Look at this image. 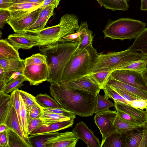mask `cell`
<instances>
[{
    "mask_svg": "<svg viewBox=\"0 0 147 147\" xmlns=\"http://www.w3.org/2000/svg\"><path fill=\"white\" fill-rule=\"evenodd\" d=\"M50 91L62 108L75 115L86 117L94 113L97 96L94 94L57 83L51 84Z\"/></svg>",
    "mask_w": 147,
    "mask_h": 147,
    "instance_id": "cell-1",
    "label": "cell"
},
{
    "mask_svg": "<svg viewBox=\"0 0 147 147\" xmlns=\"http://www.w3.org/2000/svg\"><path fill=\"white\" fill-rule=\"evenodd\" d=\"M78 42H60L39 46L40 53L46 57L49 69L47 81L60 83L65 67L77 47Z\"/></svg>",
    "mask_w": 147,
    "mask_h": 147,
    "instance_id": "cell-2",
    "label": "cell"
},
{
    "mask_svg": "<svg viewBox=\"0 0 147 147\" xmlns=\"http://www.w3.org/2000/svg\"><path fill=\"white\" fill-rule=\"evenodd\" d=\"M98 55L92 44L84 49H76L65 67L59 84L90 74Z\"/></svg>",
    "mask_w": 147,
    "mask_h": 147,
    "instance_id": "cell-3",
    "label": "cell"
},
{
    "mask_svg": "<svg viewBox=\"0 0 147 147\" xmlns=\"http://www.w3.org/2000/svg\"><path fill=\"white\" fill-rule=\"evenodd\" d=\"M146 24L138 20L121 18L109 21L102 31L104 38L123 40L136 39L146 28Z\"/></svg>",
    "mask_w": 147,
    "mask_h": 147,
    "instance_id": "cell-4",
    "label": "cell"
},
{
    "mask_svg": "<svg viewBox=\"0 0 147 147\" xmlns=\"http://www.w3.org/2000/svg\"><path fill=\"white\" fill-rule=\"evenodd\" d=\"M147 59V55L133 51L129 49L117 52L101 53L98 55L91 73L119 69L129 61Z\"/></svg>",
    "mask_w": 147,
    "mask_h": 147,
    "instance_id": "cell-5",
    "label": "cell"
},
{
    "mask_svg": "<svg viewBox=\"0 0 147 147\" xmlns=\"http://www.w3.org/2000/svg\"><path fill=\"white\" fill-rule=\"evenodd\" d=\"M24 60L23 74L31 85H37L47 81L49 69L45 55L37 53Z\"/></svg>",
    "mask_w": 147,
    "mask_h": 147,
    "instance_id": "cell-6",
    "label": "cell"
},
{
    "mask_svg": "<svg viewBox=\"0 0 147 147\" xmlns=\"http://www.w3.org/2000/svg\"><path fill=\"white\" fill-rule=\"evenodd\" d=\"M117 115L116 111H111L109 109L95 113L94 117V122L102 136L100 147L107 137L116 131L114 123Z\"/></svg>",
    "mask_w": 147,
    "mask_h": 147,
    "instance_id": "cell-7",
    "label": "cell"
},
{
    "mask_svg": "<svg viewBox=\"0 0 147 147\" xmlns=\"http://www.w3.org/2000/svg\"><path fill=\"white\" fill-rule=\"evenodd\" d=\"M110 76L117 80L147 92V84L142 73L133 70L119 69L112 71Z\"/></svg>",
    "mask_w": 147,
    "mask_h": 147,
    "instance_id": "cell-8",
    "label": "cell"
},
{
    "mask_svg": "<svg viewBox=\"0 0 147 147\" xmlns=\"http://www.w3.org/2000/svg\"><path fill=\"white\" fill-rule=\"evenodd\" d=\"M26 33H15L10 34L7 40L17 51L20 49H29L34 47L41 46L40 42L36 34Z\"/></svg>",
    "mask_w": 147,
    "mask_h": 147,
    "instance_id": "cell-9",
    "label": "cell"
},
{
    "mask_svg": "<svg viewBox=\"0 0 147 147\" xmlns=\"http://www.w3.org/2000/svg\"><path fill=\"white\" fill-rule=\"evenodd\" d=\"M125 147H147V129L146 124L123 134Z\"/></svg>",
    "mask_w": 147,
    "mask_h": 147,
    "instance_id": "cell-10",
    "label": "cell"
},
{
    "mask_svg": "<svg viewBox=\"0 0 147 147\" xmlns=\"http://www.w3.org/2000/svg\"><path fill=\"white\" fill-rule=\"evenodd\" d=\"M42 9L38 8L19 18H10L7 23L16 33H26V29L35 22Z\"/></svg>",
    "mask_w": 147,
    "mask_h": 147,
    "instance_id": "cell-11",
    "label": "cell"
},
{
    "mask_svg": "<svg viewBox=\"0 0 147 147\" xmlns=\"http://www.w3.org/2000/svg\"><path fill=\"white\" fill-rule=\"evenodd\" d=\"M61 84L69 88L91 92L96 96L101 90L99 85L91 78L90 74L72 80Z\"/></svg>",
    "mask_w": 147,
    "mask_h": 147,
    "instance_id": "cell-12",
    "label": "cell"
},
{
    "mask_svg": "<svg viewBox=\"0 0 147 147\" xmlns=\"http://www.w3.org/2000/svg\"><path fill=\"white\" fill-rule=\"evenodd\" d=\"M79 139L73 131L58 132L47 142L45 147H75Z\"/></svg>",
    "mask_w": 147,
    "mask_h": 147,
    "instance_id": "cell-13",
    "label": "cell"
},
{
    "mask_svg": "<svg viewBox=\"0 0 147 147\" xmlns=\"http://www.w3.org/2000/svg\"><path fill=\"white\" fill-rule=\"evenodd\" d=\"M72 131L79 139L85 142L88 147H100L98 138L82 121L77 123Z\"/></svg>",
    "mask_w": 147,
    "mask_h": 147,
    "instance_id": "cell-14",
    "label": "cell"
},
{
    "mask_svg": "<svg viewBox=\"0 0 147 147\" xmlns=\"http://www.w3.org/2000/svg\"><path fill=\"white\" fill-rule=\"evenodd\" d=\"M79 18L76 15L72 14H66L60 19L61 30L58 42L63 38L75 32L79 27Z\"/></svg>",
    "mask_w": 147,
    "mask_h": 147,
    "instance_id": "cell-15",
    "label": "cell"
},
{
    "mask_svg": "<svg viewBox=\"0 0 147 147\" xmlns=\"http://www.w3.org/2000/svg\"><path fill=\"white\" fill-rule=\"evenodd\" d=\"M56 8L54 5H49L42 9L35 22L26 30V33L35 34L45 28L50 18L53 15V11Z\"/></svg>",
    "mask_w": 147,
    "mask_h": 147,
    "instance_id": "cell-16",
    "label": "cell"
},
{
    "mask_svg": "<svg viewBox=\"0 0 147 147\" xmlns=\"http://www.w3.org/2000/svg\"><path fill=\"white\" fill-rule=\"evenodd\" d=\"M74 120L59 121L53 123L44 122L33 131L30 135L56 132L60 130L72 127Z\"/></svg>",
    "mask_w": 147,
    "mask_h": 147,
    "instance_id": "cell-17",
    "label": "cell"
},
{
    "mask_svg": "<svg viewBox=\"0 0 147 147\" xmlns=\"http://www.w3.org/2000/svg\"><path fill=\"white\" fill-rule=\"evenodd\" d=\"M61 24L44 28L35 34L41 45H49L58 42L61 30Z\"/></svg>",
    "mask_w": 147,
    "mask_h": 147,
    "instance_id": "cell-18",
    "label": "cell"
},
{
    "mask_svg": "<svg viewBox=\"0 0 147 147\" xmlns=\"http://www.w3.org/2000/svg\"><path fill=\"white\" fill-rule=\"evenodd\" d=\"M11 96V100L9 109L3 123L5 124L8 128L15 131L26 140L23 134L17 113L13 105V96L12 93Z\"/></svg>",
    "mask_w": 147,
    "mask_h": 147,
    "instance_id": "cell-19",
    "label": "cell"
},
{
    "mask_svg": "<svg viewBox=\"0 0 147 147\" xmlns=\"http://www.w3.org/2000/svg\"><path fill=\"white\" fill-rule=\"evenodd\" d=\"M41 3H26L16 4L8 8L10 12V18H16L24 16L39 8Z\"/></svg>",
    "mask_w": 147,
    "mask_h": 147,
    "instance_id": "cell-20",
    "label": "cell"
},
{
    "mask_svg": "<svg viewBox=\"0 0 147 147\" xmlns=\"http://www.w3.org/2000/svg\"><path fill=\"white\" fill-rule=\"evenodd\" d=\"M106 84L111 88L127 91L142 99L147 100V92L117 80L110 76Z\"/></svg>",
    "mask_w": 147,
    "mask_h": 147,
    "instance_id": "cell-21",
    "label": "cell"
},
{
    "mask_svg": "<svg viewBox=\"0 0 147 147\" xmlns=\"http://www.w3.org/2000/svg\"><path fill=\"white\" fill-rule=\"evenodd\" d=\"M115 107L125 113L138 121L145 123L146 111L135 108L128 104L120 102H114Z\"/></svg>",
    "mask_w": 147,
    "mask_h": 147,
    "instance_id": "cell-22",
    "label": "cell"
},
{
    "mask_svg": "<svg viewBox=\"0 0 147 147\" xmlns=\"http://www.w3.org/2000/svg\"><path fill=\"white\" fill-rule=\"evenodd\" d=\"M25 64V60L20 57L12 59L0 58V67L9 71L23 74Z\"/></svg>",
    "mask_w": 147,
    "mask_h": 147,
    "instance_id": "cell-23",
    "label": "cell"
},
{
    "mask_svg": "<svg viewBox=\"0 0 147 147\" xmlns=\"http://www.w3.org/2000/svg\"><path fill=\"white\" fill-rule=\"evenodd\" d=\"M100 5L106 9L112 11L117 10L126 11L129 7L127 0H96Z\"/></svg>",
    "mask_w": 147,
    "mask_h": 147,
    "instance_id": "cell-24",
    "label": "cell"
},
{
    "mask_svg": "<svg viewBox=\"0 0 147 147\" xmlns=\"http://www.w3.org/2000/svg\"><path fill=\"white\" fill-rule=\"evenodd\" d=\"M128 49L134 52L140 51L147 55V28L135 39L132 45Z\"/></svg>",
    "mask_w": 147,
    "mask_h": 147,
    "instance_id": "cell-25",
    "label": "cell"
},
{
    "mask_svg": "<svg viewBox=\"0 0 147 147\" xmlns=\"http://www.w3.org/2000/svg\"><path fill=\"white\" fill-rule=\"evenodd\" d=\"M19 57L18 51L16 50L7 40H0V58L12 59Z\"/></svg>",
    "mask_w": 147,
    "mask_h": 147,
    "instance_id": "cell-26",
    "label": "cell"
},
{
    "mask_svg": "<svg viewBox=\"0 0 147 147\" xmlns=\"http://www.w3.org/2000/svg\"><path fill=\"white\" fill-rule=\"evenodd\" d=\"M9 147H32L30 142L22 138L12 129L8 128L7 130Z\"/></svg>",
    "mask_w": 147,
    "mask_h": 147,
    "instance_id": "cell-27",
    "label": "cell"
},
{
    "mask_svg": "<svg viewBox=\"0 0 147 147\" xmlns=\"http://www.w3.org/2000/svg\"><path fill=\"white\" fill-rule=\"evenodd\" d=\"M125 147V142L122 134L115 131L107 137L101 147Z\"/></svg>",
    "mask_w": 147,
    "mask_h": 147,
    "instance_id": "cell-28",
    "label": "cell"
},
{
    "mask_svg": "<svg viewBox=\"0 0 147 147\" xmlns=\"http://www.w3.org/2000/svg\"><path fill=\"white\" fill-rule=\"evenodd\" d=\"M57 132L30 135L28 137L33 147H45L47 142Z\"/></svg>",
    "mask_w": 147,
    "mask_h": 147,
    "instance_id": "cell-29",
    "label": "cell"
},
{
    "mask_svg": "<svg viewBox=\"0 0 147 147\" xmlns=\"http://www.w3.org/2000/svg\"><path fill=\"white\" fill-rule=\"evenodd\" d=\"M36 101L45 108L61 107L59 104L49 95L39 94L35 97Z\"/></svg>",
    "mask_w": 147,
    "mask_h": 147,
    "instance_id": "cell-30",
    "label": "cell"
},
{
    "mask_svg": "<svg viewBox=\"0 0 147 147\" xmlns=\"http://www.w3.org/2000/svg\"><path fill=\"white\" fill-rule=\"evenodd\" d=\"M11 95L0 92V124L3 123L9 109Z\"/></svg>",
    "mask_w": 147,
    "mask_h": 147,
    "instance_id": "cell-31",
    "label": "cell"
},
{
    "mask_svg": "<svg viewBox=\"0 0 147 147\" xmlns=\"http://www.w3.org/2000/svg\"><path fill=\"white\" fill-rule=\"evenodd\" d=\"M88 25L87 22H82L78 29L76 32L69 34L63 38L59 42H78L81 34L84 33L88 29Z\"/></svg>",
    "mask_w": 147,
    "mask_h": 147,
    "instance_id": "cell-32",
    "label": "cell"
},
{
    "mask_svg": "<svg viewBox=\"0 0 147 147\" xmlns=\"http://www.w3.org/2000/svg\"><path fill=\"white\" fill-rule=\"evenodd\" d=\"M112 71H103L91 73L90 76L92 79L99 85L101 89H103L107 82Z\"/></svg>",
    "mask_w": 147,
    "mask_h": 147,
    "instance_id": "cell-33",
    "label": "cell"
},
{
    "mask_svg": "<svg viewBox=\"0 0 147 147\" xmlns=\"http://www.w3.org/2000/svg\"><path fill=\"white\" fill-rule=\"evenodd\" d=\"M146 60H139L127 62L124 64L119 69L133 70L142 73L146 70Z\"/></svg>",
    "mask_w": 147,
    "mask_h": 147,
    "instance_id": "cell-34",
    "label": "cell"
},
{
    "mask_svg": "<svg viewBox=\"0 0 147 147\" xmlns=\"http://www.w3.org/2000/svg\"><path fill=\"white\" fill-rule=\"evenodd\" d=\"M20 116L22 123V131L26 140L30 142L28 138L29 135L28 130V121L26 109L21 96L20 95Z\"/></svg>",
    "mask_w": 147,
    "mask_h": 147,
    "instance_id": "cell-35",
    "label": "cell"
},
{
    "mask_svg": "<svg viewBox=\"0 0 147 147\" xmlns=\"http://www.w3.org/2000/svg\"><path fill=\"white\" fill-rule=\"evenodd\" d=\"M27 81L23 75H21L14 78L6 84L3 92L6 94L12 92L15 90L20 88L25 81Z\"/></svg>",
    "mask_w": 147,
    "mask_h": 147,
    "instance_id": "cell-36",
    "label": "cell"
},
{
    "mask_svg": "<svg viewBox=\"0 0 147 147\" xmlns=\"http://www.w3.org/2000/svg\"><path fill=\"white\" fill-rule=\"evenodd\" d=\"M44 122L53 123L69 120L70 118L64 115L43 111L40 118Z\"/></svg>",
    "mask_w": 147,
    "mask_h": 147,
    "instance_id": "cell-37",
    "label": "cell"
},
{
    "mask_svg": "<svg viewBox=\"0 0 147 147\" xmlns=\"http://www.w3.org/2000/svg\"><path fill=\"white\" fill-rule=\"evenodd\" d=\"M114 106V104L108 99L98 94L97 96L96 103L94 113L95 114L109 109L110 107Z\"/></svg>",
    "mask_w": 147,
    "mask_h": 147,
    "instance_id": "cell-38",
    "label": "cell"
},
{
    "mask_svg": "<svg viewBox=\"0 0 147 147\" xmlns=\"http://www.w3.org/2000/svg\"><path fill=\"white\" fill-rule=\"evenodd\" d=\"M105 93L104 97L113 99L114 102H120L127 104L126 100L113 88L106 84L103 89Z\"/></svg>",
    "mask_w": 147,
    "mask_h": 147,
    "instance_id": "cell-39",
    "label": "cell"
},
{
    "mask_svg": "<svg viewBox=\"0 0 147 147\" xmlns=\"http://www.w3.org/2000/svg\"><path fill=\"white\" fill-rule=\"evenodd\" d=\"M92 32L88 28L80 35L77 49H82L92 43L93 36Z\"/></svg>",
    "mask_w": 147,
    "mask_h": 147,
    "instance_id": "cell-40",
    "label": "cell"
},
{
    "mask_svg": "<svg viewBox=\"0 0 147 147\" xmlns=\"http://www.w3.org/2000/svg\"><path fill=\"white\" fill-rule=\"evenodd\" d=\"M117 115L123 121L136 127H141L144 126L143 123L125 113L115 107Z\"/></svg>",
    "mask_w": 147,
    "mask_h": 147,
    "instance_id": "cell-41",
    "label": "cell"
},
{
    "mask_svg": "<svg viewBox=\"0 0 147 147\" xmlns=\"http://www.w3.org/2000/svg\"><path fill=\"white\" fill-rule=\"evenodd\" d=\"M114 125L116 129V131L121 134L137 128L124 121L117 115L115 121Z\"/></svg>",
    "mask_w": 147,
    "mask_h": 147,
    "instance_id": "cell-42",
    "label": "cell"
},
{
    "mask_svg": "<svg viewBox=\"0 0 147 147\" xmlns=\"http://www.w3.org/2000/svg\"><path fill=\"white\" fill-rule=\"evenodd\" d=\"M43 108L36 102L30 110L27 111L28 123L33 119L40 118L43 111Z\"/></svg>",
    "mask_w": 147,
    "mask_h": 147,
    "instance_id": "cell-43",
    "label": "cell"
},
{
    "mask_svg": "<svg viewBox=\"0 0 147 147\" xmlns=\"http://www.w3.org/2000/svg\"><path fill=\"white\" fill-rule=\"evenodd\" d=\"M19 94L25 105L27 111L30 110L36 102L35 97L26 92L19 90Z\"/></svg>",
    "mask_w": 147,
    "mask_h": 147,
    "instance_id": "cell-44",
    "label": "cell"
},
{
    "mask_svg": "<svg viewBox=\"0 0 147 147\" xmlns=\"http://www.w3.org/2000/svg\"><path fill=\"white\" fill-rule=\"evenodd\" d=\"M21 75H23V74L17 71H9L0 67V80H4L6 84L12 79Z\"/></svg>",
    "mask_w": 147,
    "mask_h": 147,
    "instance_id": "cell-45",
    "label": "cell"
},
{
    "mask_svg": "<svg viewBox=\"0 0 147 147\" xmlns=\"http://www.w3.org/2000/svg\"><path fill=\"white\" fill-rule=\"evenodd\" d=\"M43 109L45 112L64 115L73 119L76 117L75 115L73 113L68 111L62 107L47 109L43 107Z\"/></svg>",
    "mask_w": 147,
    "mask_h": 147,
    "instance_id": "cell-46",
    "label": "cell"
},
{
    "mask_svg": "<svg viewBox=\"0 0 147 147\" xmlns=\"http://www.w3.org/2000/svg\"><path fill=\"white\" fill-rule=\"evenodd\" d=\"M11 18L10 11L7 9H0V28H2Z\"/></svg>",
    "mask_w": 147,
    "mask_h": 147,
    "instance_id": "cell-47",
    "label": "cell"
},
{
    "mask_svg": "<svg viewBox=\"0 0 147 147\" xmlns=\"http://www.w3.org/2000/svg\"><path fill=\"white\" fill-rule=\"evenodd\" d=\"M127 104L135 108L143 110L147 107V100L140 99L128 101Z\"/></svg>",
    "mask_w": 147,
    "mask_h": 147,
    "instance_id": "cell-48",
    "label": "cell"
},
{
    "mask_svg": "<svg viewBox=\"0 0 147 147\" xmlns=\"http://www.w3.org/2000/svg\"><path fill=\"white\" fill-rule=\"evenodd\" d=\"M112 88L119 93L124 98L128 101L142 99L127 91L117 88Z\"/></svg>",
    "mask_w": 147,
    "mask_h": 147,
    "instance_id": "cell-49",
    "label": "cell"
},
{
    "mask_svg": "<svg viewBox=\"0 0 147 147\" xmlns=\"http://www.w3.org/2000/svg\"><path fill=\"white\" fill-rule=\"evenodd\" d=\"M44 122L40 118L34 119L28 123V130L29 135L30 133Z\"/></svg>",
    "mask_w": 147,
    "mask_h": 147,
    "instance_id": "cell-50",
    "label": "cell"
},
{
    "mask_svg": "<svg viewBox=\"0 0 147 147\" xmlns=\"http://www.w3.org/2000/svg\"><path fill=\"white\" fill-rule=\"evenodd\" d=\"M7 130L0 133V147H9L8 144Z\"/></svg>",
    "mask_w": 147,
    "mask_h": 147,
    "instance_id": "cell-51",
    "label": "cell"
},
{
    "mask_svg": "<svg viewBox=\"0 0 147 147\" xmlns=\"http://www.w3.org/2000/svg\"><path fill=\"white\" fill-rule=\"evenodd\" d=\"M60 0H44L39 9H43L49 5H54L56 8L58 5Z\"/></svg>",
    "mask_w": 147,
    "mask_h": 147,
    "instance_id": "cell-52",
    "label": "cell"
},
{
    "mask_svg": "<svg viewBox=\"0 0 147 147\" xmlns=\"http://www.w3.org/2000/svg\"><path fill=\"white\" fill-rule=\"evenodd\" d=\"M44 1V0H13L11 3V6L13 4L22 3H43Z\"/></svg>",
    "mask_w": 147,
    "mask_h": 147,
    "instance_id": "cell-53",
    "label": "cell"
},
{
    "mask_svg": "<svg viewBox=\"0 0 147 147\" xmlns=\"http://www.w3.org/2000/svg\"><path fill=\"white\" fill-rule=\"evenodd\" d=\"M13 0H0V9H7L11 5Z\"/></svg>",
    "mask_w": 147,
    "mask_h": 147,
    "instance_id": "cell-54",
    "label": "cell"
},
{
    "mask_svg": "<svg viewBox=\"0 0 147 147\" xmlns=\"http://www.w3.org/2000/svg\"><path fill=\"white\" fill-rule=\"evenodd\" d=\"M140 9L142 11L147 10V0H141Z\"/></svg>",
    "mask_w": 147,
    "mask_h": 147,
    "instance_id": "cell-55",
    "label": "cell"
},
{
    "mask_svg": "<svg viewBox=\"0 0 147 147\" xmlns=\"http://www.w3.org/2000/svg\"><path fill=\"white\" fill-rule=\"evenodd\" d=\"M6 84L4 80H0V92H3Z\"/></svg>",
    "mask_w": 147,
    "mask_h": 147,
    "instance_id": "cell-56",
    "label": "cell"
},
{
    "mask_svg": "<svg viewBox=\"0 0 147 147\" xmlns=\"http://www.w3.org/2000/svg\"><path fill=\"white\" fill-rule=\"evenodd\" d=\"M0 124V133L7 130L8 127L5 124L2 123Z\"/></svg>",
    "mask_w": 147,
    "mask_h": 147,
    "instance_id": "cell-57",
    "label": "cell"
},
{
    "mask_svg": "<svg viewBox=\"0 0 147 147\" xmlns=\"http://www.w3.org/2000/svg\"><path fill=\"white\" fill-rule=\"evenodd\" d=\"M142 75L144 80L147 84V70L146 69L142 72Z\"/></svg>",
    "mask_w": 147,
    "mask_h": 147,
    "instance_id": "cell-58",
    "label": "cell"
},
{
    "mask_svg": "<svg viewBox=\"0 0 147 147\" xmlns=\"http://www.w3.org/2000/svg\"><path fill=\"white\" fill-rule=\"evenodd\" d=\"M146 109V118H145V124L146 125L147 129V107L145 109Z\"/></svg>",
    "mask_w": 147,
    "mask_h": 147,
    "instance_id": "cell-59",
    "label": "cell"
},
{
    "mask_svg": "<svg viewBox=\"0 0 147 147\" xmlns=\"http://www.w3.org/2000/svg\"><path fill=\"white\" fill-rule=\"evenodd\" d=\"M146 69L147 70V59L146 60Z\"/></svg>",
    "mask_w": 147,
    "mask_h": 147,
    "instance_id": "cell-60",
    "label": "cell"
}]
</instances>
